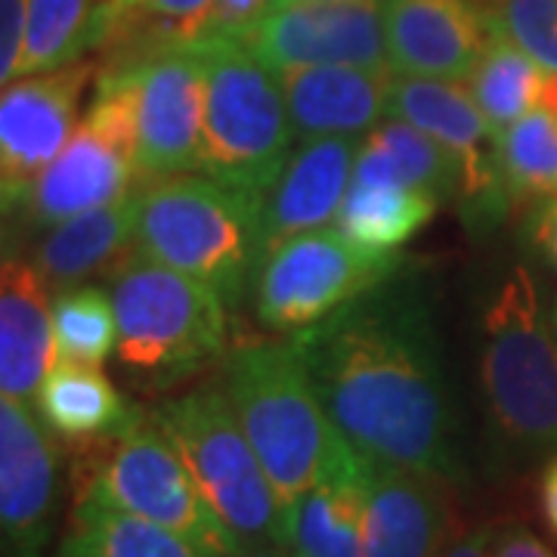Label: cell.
Returning a JSON list of instances; mask_svg holds the SVG:
<instances>
[{
  "mask_svg": "<svg viewBox=\"0 0 557 557\" xmlns=\"http://www.w3.org/2000/svg\"><path fill=\"white\" fill-rule=\"evenodd\" d=\"M282 3H307V0H276V7H282Z\"/></svg>",
  "mask_w": 557,
  "mask_h": 557,
  "instance_id": "60d3db41",
  "label": "cell"
},
{
  "mask_svg": "<svg viewBox=\"0 0 557 557\" xmlns=\"http://www.w3.org/2000/svg\"><path fill=\"white\" fill-rule=\"evenodd\" d=\"M223 394L288 511L347 446L288 344H242L223 359Z\"/></svg>",
  "mask_w": 557,
  "mask_h": 557,
  "instance_id": "3957f363",
  "label": "cell"
},
{
  "mask_svg": "<svg viewBox=\"0 0 557 557\" xmlns=\"http://www.w3.org/2000/svg\"><path fill=\"white\" fill-rule=\"evenodd\" d=\"M552 332H555V341H557V300H555V310H552Z\"/></svg>",
  "mask_w": 557,
  "mask_h": 557,
  "instance_id": "ab89813d",
  "label": "cell"
},
{
  "mask_svg": "<svg viewBox=\"0 0 557 557\" xmlns=\"http://www.w3.org/2000/svg\"><path fill=\"white\" fill-rule=\"evenodd\" d=\"M295 137H366L387 119L394 69L295 65L278 69Z\"/></svg>",
  "mask_w": 557,
  "mask_h": 557,
  "instance_id": "d6986e66",
  "label": "cell"
},
{
  "mask_svg": "<svg viewBox=\"0 0 557 557\" xmlns=\"http://www.w3.org/2000/svg\"><path fill=\"white\" fill-rule=\"evenodd\" d=\"M35 403L53 434L81 446L112 443L143 416L100 369L78 362H53Z\"/></svg>",
  "mask_w": 557,
  "mask_h": 557,
  "instance_id": "603a6c76",
  "label": "cell"
},
{
  "mask_svg": "<svg viewBox=\"0 0 557 557\" xmlns=\"http://www.w3.org/2000/svg\"><path fill=\"white\" fill-rule=\"evenodd\" d=\"M523 236L557 273V193L548 199H539V205L527 218Z\"/></svg>",
  "mask_w": 557,
  "mask_h": 557,
  "instance_id": "836d02e7",
  "label": "cell"
},
{
  "mask_svg": "<svg viewBox=\"0 0 557 557\" xmlns=\"http://www.w3.org/2000/svg\"><path fill=\"white\" fill-rule=\"evenodd\" d=\"M53 344L57 362L100 369L119 350V317L112 295L97 285L62 288L53 298Z\"/></svg>",
  "mask_w": 557,
  "mask_h": 557,
  "instance_id": "f546056e",
  "label": "cell"
},
{
  "mask_svg": "<svg viewBox=\"0 0 557 557\" xmlns=\"http://www.w3.org/2000/svg\"><path fill=\"white\" fill-rule=\"evenodd\" d=\"M359 146L362 137H319L304 139L288 156L260 201V258L298 233L325 230L338 220Z\"/></svg>",
  "mask_w": 557,
  "mask_h": 557,
  "instance_id": "e0dca14e",
  "label": "cell"
},
{
  "mask_svg": "<svg viewBox=\"0 0 557 557\" xmlns=\"http://www.w3.org/2000/svg\"><path fill=\"white\" fill-rule=\"evenodd\" d=\"M205 62V177L263 196L288 156L295 127L276 72L239 38L193 40Z\"/></svg>",
  "mask_w": 557,
  "mask_h": 557,
  "instance_id": "8992f818",
  "label": "cell"
},
{
  "mask_svg": "<svg viewBox=\"0 0 557 557\" xmlns=\"http://www.w3.org/2000/svg\"><path fill=\"white\" fill-rule=\"evenodd\" d=\"M134 186H139L137 159L81 119L78 131L40 174L22 211L35 230H50L62 220L134 196Z\"/></svg>",
  "mask_w": 557,
  "mask_h": 557,
  "instance_id": "ac0fdd59",
  "label": "cell"
},
{
  "mask_svg": "<svg viewBox=\"0 0 557 557\" xmlns=\"http://www.w3.org/2000/svg\"><path fill=\"white\" fill-rule=\"evenodd\" d=\"M273 7L276 0H214L201 28V38H236L239 32L263 20Z\"/></svg>",
  "mask_w": 557,
  "mask_h": 557,
  "instance_id": "d6a6232c",
  "label": "cell"
},
{
  "mask_svg": "<svg viewBox=\"0 0 557 557\" xmlns=\"http://www.w3.org/2000/svg\"><path fill=\"white\" fill-rule=\"evenodd\" d=\"M440 557H493V527H474L468 533H456Z\"/></svg>",
  "mask_w": 557,
  "mask_h": 557,
  "instance_id": "d590c367",
  "label": "cell"
},
{
  "mask_svg": "<svg viewBox=\"0 0 557 557\" xmlns=\"http://www.w3.org/2000/svg\"><path fill=\"white\" fill-rule=\"evenodd\" d=\"M94 75L90 62L13 81L0 100V193L3 211L22 214L38 177L78 131L81 97Z\"/></svg>",
  "mask_w": 557,
  "mask_h": 557,
  "instance_id": "4fadbf2b",
  "label": "cell"
},
{
  "mask_svg": "<svg viewBox=\"0 0 557 557\" xmlns=\"http://www.w3.org/2000/svg\"><path fill=\"white\" fill-rule=\"evenodd\" d=\"M121 65L134 72L139 186L199 171L205 62L196 44L164 47Z\"/></svg>",
  "mask_w": 557,
  "mask_h": 557,
  "instance_id": "8fae6325",
  "label": "cell"
},
{
  "mask_svg": "<svg viewBox=\"0 0 557 557\" xmlns=\"http://www.w3.org/2000/svg\"><path fill=\"white\" fill-rule=\"evenodd\" d=\"M115 0H28V38L20 78L57 72L100 47L112 28Z\"/></svg>",
  "mask_w": 557,
  "mask_h": 557,
  "instance_id": "d4e9b609",
  "label": "cell"
},
{
  "mask_svg": "<svg viewBox=\"0 0 557 557\" xmlns=\"http://www.w3.org/2000/svg\"><path fill=\"white\" fill-rule=\"evenodd\" d=\"M32 260L7 258L0 278V394L32 406L53 369V300Z\"/></svg>",
  "mask_w": 557,
  "mask_h": 557,
  "instance_id": "ffe728a7",
  "label": "cell"
},
{
  "mask_svg": "<svg viewBox=\"0 0 557 557\" xmlns=\"http://www.w3.org/2000/svg\"><path fill=\"white\" fill-rule=\"evenodd\" d=\"M406 267L397 251H372L338 230H310L263 255L251 276V304L263 329L298 335Z\"/></svg>",
  "mask_w": 557,
  "mask_h": 557,
  "instance_id": "9c48e42d",
  "label": "cell"
},
{
  "mask_svg": "<svg viewBox=\"0 0 557 557\" xmlns=\"http://www.w3.org/2000/svg\"><path fill=\"white\" fill-rule=\"evenodd\" d=\"M480 394L502 461L557 453V341L527 267H511L480 313Z\"/></svg>",
  "mask_w": 557,
  "mask_h": 557,
  "instance_id": "7a4b0ae2",
  "label": "cell"
},
{
  "mask_svg": "<svg viewBox=\"0 0 557 557\" xmlns=\"http://www.w3.org/2000/svg\"><path fill=\"white\" fill-rule=\"evenodd\" d=\"M60 449L32 406L0 399V530L3 555L40 557L57 511Z\"/></svg>",
  "mask_w": 557,
  "mask_h": 557,
  "instance_id": "9a60e30c",
  "label": "cell"
},
{
  "mask_svg": "<svg viewBox=\"0 0 557 557\" xmlns=\"http://www.w3.org/2000/svg\"><path fill=\"white\" fill-rule=\"evenodd\" d=\"M440 201L412 186L397 183H354L341 205L335 230L372 251H397L428 220Z\"/></svg>",
  "mask_w": 557,
  "mask_h": 557,
  "instance_id": "4316f807",
  "label": "cell"
},
{
  "mask_svg": "<svg viewBox=\"0 0 557 557\" xmlns=\"http://www.w3.org/2000/svg\"><path fill=\"white\" fill-rule=\"evenodd\" d=\"M152 416L242 545H288L285 508L223 387L189 391Z\"/></svg>",
  "mask_w": 557,
  "mask_h": 557,
  "instance_id": "52a82bcc",
  "label": "cell"
},
{
  "mask_svg": "<svg viewBox=\"0 0 557 557\" xmlns=\"http://www.w3.org/2000/svg\"><path fill=\"white\" fill-rule=\"evenodd\" d=\"M260 201L211 177L146 183L137 189L134 251L199 278L233 307L260 260Z\"/></svg>",
  "mask_w": 557,
  "mask_h": 557,
  "instance_id": "277c9868",
  "label": "cell"
},
{
  "mask_svg": "<svg viewBox=\"0 0 557 557\" xmlns=\"http://www.w3.org/2000/svg\"><path fill=\"white\" fill-rule=\"evenodd\" d=\"M292 347L359 456L453 486L468 478L431 288L406 267L292 335Z\"/></svg>",
  "mask_w": 557,
  "mask_h": 557,
  "instance_id": "6da1fadb",
  "label": "cell"
},
{
  "mask_svg": "<svg viewBox=\"0 0 557 557\" xmlns=\"http://www.w3.org/2000/svg\"><path fill=\"white\" fill-rule=\"evenodd\" d=\"M354 183H397L434 196L440 205L458 201V168L453 156L416 124L399 119H384L362 137Z\"/></svg>",
  "mask_w": 557,
  "mask_h": 557,
  "instance_id": "cb8c5ba5",
  "label": "cell"
},
{
  "mask_svg": "<svg viewBox=\"0 0 557 557\" xmlns=\"http://www.w3.org/2000/svg\"><path fill=\"white\" fill-rule=\"evenodd\" d=\"M60 557H205L177 533L119 511L94 496H78Z\"/></svg>",
  "mask_w": 557,
  "mask_h": 557,
  "instance_id": "484cf974",
  "label": "cell"
},
{
  "mask_svg": "<svg viewBox=\"0 0 557 557\" xmlns=\"http://www.w3.org/2000/svg\"><path fill=\"white\" fill-rule=\"evenodd\" d=\"M502 186L511 205L548 199L557 193V115L533 109L496 137Z\"/></svg>",
  "mask_w": 557,
  "mask_h": 557,
  "instance_id": "f1b7e54d",
  "label": "cell"
},
{
  "mask_svg": "<svg viewBox=\"0 0 557 557\" xmlns=\"http://www.w3.org/2000/svg\"><path fill=\"white\" fill-rule=\"evenodd\" d=\"M539 502H542V518L548 523L552 536H557V456L542 474V490H539Z\"/></svg>",
  "mask_w": 557,
  "mask_h": 557,
  "instance_id": "8d00e7d4",
  "label": "cell"
},
{
  "mask_svg": "<svg viewBox=\"0 0 557 557\" xmlns=\"http://www.w3.org/2000/svg\"><path fill=\"white\" fill-rule=\"evenodd\" d=\"M456 533L453 483L366 458V557H440Z\"/></svg>",
  "mask_w": 557,
  "mask_h": 557,
  "instance_id": "2e32d148",
  "label": "cell"
},
{
  "mask_svg": "<svg viewBox=\"0 0 557 557\" xmlns=\"http://www.w3.org/2000/svg\"><path fill=\"white\" fill-rule=\"evenodd\" d=\"M119 366L134 387L168 391L226 354V304L199 278L139 251L112 267Z\"/></svg>",
  "mask_w": 557,
  "mask_h": 557,
  "instance_id": "5b68a950",
  "label": "cell"
},
{
  "mask_svg": "<svg viewBox=\"0 0 557 557\" xmlns=\"http://www.w3.org/2000/svg\"><path fill=\"white\" fill-rule=\"evenodd\" d=\"M220 557H298L288 545H239L236 552Z\"/></svg>",
  "mask_w": 557,
  "mask_h": 557,
  "instance_id": "74e56055",
  "label": "cell"
},
{
  "mask_svg": "<svg viewBox=\"0 0 557 557\" xmlns=\"http://www.w3.org/2000/svg\"><path fill=\"white\" fill-rule=\"evenodd\" d=\"M394 75L468 81L496 38V0H384Z\"/></svg>",
  "mask_w": 557,
  "mask_h": 557,
  "instance_id": "5bb4252c",
  "label": "cell"
},
{
  "mask_svg": "<svg viewBox=\"0 0 557 557\" xmlns=\"http://www.w3.org/2000/svg\"><path fill=\"white\" fill-rule=\"evenodd\" d=\"M387 119L416 124L453 156L458 168V208L474 233H490L515 208L496 161V131L483 119L468 84L394 75Z\"/></svg>",
  "mask_w": 557,
  "mask_h": 557,
  "instance_id": "30bf717a",
  "label": "cell"
},
{
  "mask_svg": "<svg viewBox=\"0 0 557 557\" xmlns=\"http://www.w3.org/2000/svg\"><path fill=\"white\" fill-rule=\"evenodd\" d=\"M542 78L545 69L530 60L515 40L496 32V38L490 40L478 69L468 78V90L498 137L502 131H508L523 115L539 109Z\"/></svg>",
  "mask_w": 557,
  "mask_h": 557,
  "instance_id": "83f0119b",
  "label": "cell"
},
{
  "mask_svg": "<svg viewBox=\"0 0 557 557\" xmlns=\"http://www.w3.org/2000/svg\"><path fill=\"white\" fill-rule=\"evenodd\" d=\"M285 536L298 557H366V458L350 443L285 511Z\"/></svg>",
  "mask_w": 557,
  "mask_h": 557,
  "instance_id": "44dd1931",
  "label": "cell"
},
{
  "mask_svg": "<svg viewBox=\"0 0 557 557\" xmlns=\"http://www.w3.org/2000/svg\"><path fill=\"white\" fill-rule=\"evenodd\" d=\"M539 109H545V112H555L557 115V72H548V69H545V78H542Z\"/></svg>",
  "mask_w": 557,
  "mask_h": 557,
  "instance_id": "f35d334b",
  "label": "cell"
},
{
  "mask_svg": "<svg viewBox=\"0 0 557 557\" xmlns=\"http://www.w3.org/2000/svg\"><path fill=\"white\" fill-rule=\"evenodd\" d=\"M137 193L50 226L32 251V263L50 288H75L97 270L119 263L134 248Z\"/></svg>",
  "mask_w": 557,
  "mask_h": 557,
  "instance_id": "7402d4cb",
  "label": "cell"
},
{
  "mask_svg": "<svg viewBox=\"0 0 557 557\" xmlns=\"http://www.w3.org/2000/svg\"><path fill=\"white\" fill-rule=\"evenodd\" d=\"M28 38V0H0V84L20 81Z\"/></svg>",
  "mask_w": 557,
  "mask_h": 557,
  "instance_id": "1f68e13d",
  "label": "cell"
},
{
  "mask_svg": "<svg viewBox=\"0 0 557 557\" xmlns=\"http://www.w3.org/2000/svg\"><path fill=\"white\" fill-rule=\"evenodd\" d=\"M97 449L100 458L94 461L90 478L81 490L84 496L159 523L193 542L205 557L230 555L239 548L236 533L220 520L156 416L143 412L121 437Z\"/></svg>",
  "mask_w": 557,
  "mask_h": 557,
  "instance_id": "ba28073f",
  "label": "cell"
},
{
  "mask_svg": "<svg viewBox=\"0 0 557 557\" xmlns=\"http://www.w3.org/2000/svg\"><path fill=\"white\" fill-rule=\"evenodd\" d=\"M493 557H557L552 545L523 527V523H502L493 527Z\"/></svg>",
  "mask_w": 557,
  "mask_h": 557,
  "instance_id": "e575fe53",
  "label": "cell"
},
{
  "mask_svg": "<svg viewBox=\"0 0 557 557\" xmlns=\"http://www.w3.org/2000/svg\"><path fill=\"white\" fill-rule=\"evenodd\" d=\"M496 28L542 69L557 72V0H496Z\"/></svg>",
  "mask_w": 557,
  "mask_h": 557,
  "instance_id": "4dcf8cb0",
  "label": "cell"
},
{
  "mask_svg": "<svg viewBox=\"0 0 557 557\" xmlns=\"http://www.w3.org/2000/svg\"><path fill=\"white\" fill-rule=\"evenodd\" d=\"M236 38L273 72L295 65L391 69L384 0L282 3Z\"/></svg>",
  "mask_w": 557,
  "mask_h": 557,
  "instance_id": "7c38bea8",
  "label": "cell"
}]
</instances>
